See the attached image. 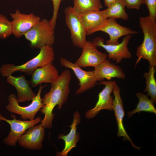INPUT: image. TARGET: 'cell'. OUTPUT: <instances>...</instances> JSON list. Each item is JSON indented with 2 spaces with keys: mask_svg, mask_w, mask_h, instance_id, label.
Segmentation results:
<instances>
[{
  "mask_svg": "<svg viewBox=\"0 0 156 156\" xmlns=\"http://www.w3.org/2000/svg\"><path fill=\"white\" fill-rule=\"evenodd\" d=\"M71 78L69 70H65L51 83L50 91L44 94L42 99L44 106L40 110L44 115L41 124L44 128L51 129L52 127V121L54 117L53 111L55 107L57 105L60 110L67 101L70 92Z\"/></svg>",
  "mask_w": 156,
  "mask_h": 156,
  "instance_id": "6da1fadb",
  "label": "cell"
},
{
  "mask_svg": "<svg viewBox=\"0 0 156 156\" xmlns=\"http://www.w3.org/2000/svg\"><path fill=\"white\" fill-rule=\"evenodd\" d=\"M140 26L144 34L142 44L136 48L138 57L135 66L141 60L148 61L150 65L156 67V21L148 16L140 18Z\"/></svg>",
  "mask_w": 156,
  "mask_h": 156,
  "instance_id": "7a4b0ae2",
  "label": "cell"
},
{
  "mask_svg": "<svg viewBox=\"0 0 156 156\" xmlns=\"http://www.w3.org/2000/svg\"><path fill=\"white\" fill-rule=\"evenodd\" d=\"M40 50L36 56L22 65L16 66L9 64L2 65L0 68L2 76L8 77L17 71L30 75L38 67L52 63L55 59V53L52 46H45Z\"/></svg>",
  "mask_w": 156,
  "mask_h": 156,
  "instance_id": "3957f363",
  "label": "cell"
},
{
  "mask_svg": "<svg viewBox=\"0 0 156 156\" xmlns=\"http://www.w3.org/2000/svg\"><path fill=\"white\" fill-rule=\"evenodd\" d=\"M54 29L45 18L39 21L24 36L30 42L32 48L40 49L43 47L52 46L55 43Z\"/></svg>",
  "mask_w": 156,
  "mask_h": 156,
  "instance_id": "277c9868",
  "label": "cell"
},
{
  "mask_svg": "<svg viewBox=\"0 0 156 156\" xmlns=\"http://www.w3.org/2000/svg\"><path fill=\"white\" fill-rule=\"evenodd\" d=\"M45 86L40 84L36 96L32 99L31 104L26 106H20L16 95L11 94L8 97V103L6 107V109L10 112L20 115L23 120H34L37 113L44 106L41 94L42 89Z\"/></svg>",
  "mask_w": 156,
  "mask_h": 156,
  "instance_id": "5b68a950",
  "label": "cell"
},
{
  "mask_svg": "<svg viewBox=\"0 0 156 156\" xmlns=\"http://www.w3.org/2000/svg\"><path fill=\"white\" fill-rule=\"evenodd\" d=\"M13 119H9L3 117L0 114V120L8 123L10 126V131L8 135L5 138L3 142L7 145L15 147L21 136L29 129L41 122V118L37 117L33 120H17L15 115H11Z\"/></svg>",
  "mask_w": 156,
  "mask_h": 156,
  "instance_id": "8992f818",
  "label": "cell"
},
{
  "mask_svg": "<svg viewBox=\"0 0 156 156\" xmlns=\"http://www.w3.org/2000/svg\"><path fill=\"white\" fill-rule=\"evenodd\" d=\"M65 22L69 28L74 46L82 49L87 42V32L81 23L78 14L71 6L64 10Z\"/></svg>",
  "mask_w": 156,
  "mask_h": 156,
  "instance_id": "52a82bcc",
  "label": "cell"
},
{
  "mask_svg": "<svg viewBox=\"0 0 156 156\" xmlns=\"http://www.w3.org/2000/svg\"><path fill=\"white\" fill-rule=\"evenodd\" d=\"M131 37V35L125 36L122 42L116 45L105 44L104 39L99 37L95 38L93 42L97 47H101L106 51L109 59L115 61L118 63L123 59L132 57V54L128 47Z\"/></svg>",
  "mask_w": 156,
  "mask_h": 156,
  "instance_id": "ba28073f",
  "label": "cell"
},
{
  "mask_svg": "<svg viewBox=\"0 0 156 156\" xmlns=\"http://www.w3.org/2000/svg\"><path fill=\"white\" fill-rule=\"evenodd\" d=\"M116 83L115 80L107 81L103 80L97 84L104 85L105 87L99 93L98 100L94 107L86 113L85 116L87 118H94L103 109L113 110V99L112 93Z\"/></svg>",
  "mask_w": 156,
  "mask_h": 156,
  "instance_id": "9c48e42d",
  "label": "cell"
},
{
  "mask_svg": "<svg viewBox=\"0 0 156 156\" xmlns=\"http://www.w3.org/2000/svg\"><path fill=\"white\" fill-rule=\"evenodd\" d=\"M61 65L66 68L71 69L79 82V88L77 90L76 94H81L94 87L97 83L93 71H86L74 63L64 57L60 60Z\"/></svg>",
  "mask_w": 156,
  "mask_h": 156,
  "instance_id": "30bf717a",
  "label": "cell"
},
{
  "mask_svg": "<svg viewBox=\"0 0 156 156\" xmlns=\"http://www.w3.org/2000/svg\"><path fill=\"white\" fill-rule=\"evenodd\" d=\"M116 19L112 18H107L101 25L92 31L90 34L96 32L101 31L108 34L109 39L106 44L116 45L120 43L118 40L121 37L128 35L137 34V31L132 30L129 27L122 26L118 24Z\"/></svg>",
  "mask_w": 156,
  "mask_h": 156,
  "instance_id": "8fae6325",
  "label": "cell"
},
{
  "mask_svg": "<svg viewBox=\"0 0 156 156\" xmlns=\"http://www.w3.org/2000/svg\"><path fill=\"white\" fill-rule=\"evenodd\" d=\"M82 53L74 63L81 68H94L107 59V54L99 51L93 41H87Z\"/></svg>",
  "mask_w": 156,
  "mask_h": 156,
  "instance_id": "7c38bea8",
  "label": "cell"
},
{
  "mask_svg": "<svg viewBox=\"0 0 156 156\" xmlns=\"http://www.w3.org/2000/svg\"><path fill=\"white\" fill-rule=\"evenodd\" d=\"M10 15L12 19L11 21L12 34L19 38L29 30L40 20V18L32 13L26 14L21 13L18 10Z\"/></svg>",
  "mask_w": 156,
  "mask_h": 156,
  "instance_id": "4fadbf2b",
  "label": "cell"
},
{
  "mask_svg": "<svg viewBox=\"0 0 156 156\" xmlns=\"http://www.w3.org/2000/svg\"><path fill=\"white\" fill-rule=\"evenodd\" d=\"M44 129L40 124L28 129L18 140V144L27 149L36 150L41 149L45 134Z\"/></svg>",
  "mask_w": 156,
  "mask_h": 156,
  "instance_id": "5bb4252c",
  "label": "cell"
},
{
  "mask_svg": "<svg viewBox=\"0 0 156 156\" xmlns=\"http://www.w3.org/2000/svg\"><path fill=\"white\" fill-rule=\"evenodd\" d=\"M120 91L119 87L116 83L112 92L114 96L113 103V110L114 112L118 125L117 135L120 137H123L124 140L129 141L134 148L139 150L140 147L137 146L133 144L124 126L123 120L125 116V111L123 101L120 95Z\"/></svg>",
  "mask_w": 156,
  "mask_h": 156,
  "instance_id": "9a60e30c",
  "label": "cell"
},
{
  "mask_svg": "<svg viewBox=\"0 0 156 156\" xmlns=\"http://www.w3.org/2000/svg\"><path fill=\"white\" fill-rule=\"evenodd\" d=\"M93 71L97 81L100 82L105 79L110 81L114 78L122 79L126 78L122 68L107 59L94 67Z\"/></svg>",
  "mask_w": 156,
  "mask_h": 156,
  "instance_id": "2e32d148",
  "label": "cell"
},
{
  "mask_svg": "<svg viewBox=\"0 0 156 156\" xmlns=\"http://www.w3.org/2000/svg\"><path fill=\"white\" fill-rule=\"evenodd\" d=\"M81 121L79 113L78 111L73 114V118L71 125L69 133L66 135L60 134L58 136L59 139H62L64 142L65 146L61 152H57L56 154L57 156H67L68 153L74 147H76L77 142L80 139V135L77 132V126Z\"/></svg>",
  "mask_w": 156,
  "mask_h": 156,
  "instance_id": "e0dca14e",
  "label": "cell"
},
{
  "mask_svg": "<svg viewBox=\"0 0 156 156\" xmlns=\"http://www.w3.org/2000/svg\"><path fill=\"white\" fill-rule=\"evenodd\" d=\"M7 77V82L14 86L16 89L17 100L18 103L32 100L36 96L25 75H21L19 77H16L11 75Z\"/></svg>",
  "mask_w": 156,
  "mask_h": 156,
  "instance_id": "ac0fdd59",
  "label": "cell"
},
{
  "mask_svg": "<svg viewBox=\"0 0 156 156\" xmlns=\"http://www.w3.org/2000/svg\"><path fill=\"white\" fill-rule=\"evenodd\" d=\"M31 75L29 82L33 88L42 83H51L59 76L58 70L52 63L38 67Z\"/></svg>",
  "mask_w": 156,
  "mask_h": 156,
  "instance_id": "d6986e66",
  "label": "cell"
},
{
  "mask_svg": "<svg viewBox=\"0 0 156 156\" xmlns=\"http://www.w3.org/2000/svg\"><path fill=\"white\" fill-rule=\"evenodd\" d=\"M79 15L87 35H90L92 31L102 25L107 19L103 10L89 11Z\"/></svg>",
  "mask_w": 156,
  "mask_h": 156,
  "instance_id": "ffe728a7",
  "label": "cell"
},
{
  "mask_svg": "<svg viewBox=\"0 0 156 156\" xmlns=\"http://www.w3.org/2000/svg\"><path fill=\"white\" fill-rule=\"evenodd\" d=\"M126 7L123 0H117L107 7L103 10L106 18H112L115 19L120 18L127 20L128 16L125 11Z\"/></svg>",
  "mask_w": 156,
  "mask_h": 156,
  "instance_id": "44dd1931",
  "label": "cell"
},
{
  "mask_svg": "<svg viewBox=\"0 0 156 156\" xmlns=\"http://www.w3.org/2000/svg\"><path fill=\"white\" fill-rule=\"evenodd\" d=\"M136 96L138 100V103L136 108L134 110L129 111L127 113L128 116L130 118L133 114L141 112H145L156 114V109L154 103L150 99L147 95L140 92L136 93Z\"/></svg>",
  "mask_w": 156,
  "mask_h": 156,
  "instance_id": "7402d4cb",
  "label": "cell"
},
{
  "mask_svg": "<svg viewBox=\"0 0 156 156\" xmlns=\"http://www.w3.org/2000/svg\"><path fill=\"white\" fill-rule=\"evenodd\" d=\"M73 8L77 14L92 11L100 10L102 8L100 0H73Z\"/></svg>",
  "mask_w": 156,
  "mask_h": 156,
  "instance_id": "603a6c76",
  "label": "cell"
},
{
  "mask_svg": "<svg viewBox=\"0 0 156 156\" xmlns=\"http://www.w3.org/2000/svg\"><path fill=\"white\" fill-rule=\"evenodd\" d=\"M155 67L149 65L148 72H145L143 76L146 79V87L145 92L147 93V95L151 97V99L154 103H156V81L155 75Z\"/></svg>",
  "mask_w": 156,
  "mask_h": 156,
  "instance_id": "cb8c5ba5",
  "label": "cell"
},
{
  "mask_svg": "<svg viewBox=\"0 0 156 156\" xmlns=\"http://www.w3.org/2000/svg\"><path fill=\"white\" fill-rule=\"evenodd\" d=\"M11 22L4 15L0 14V38L5 39L12 34Z\"/></svg>",
  "mask_w": 156,
  "mask_h": 156,
  "instance_id": "d4e9b609",
  "label": "cell"
},
{
  "mask_svg": "<svg viewBox=\"0 0 156 156\" xmlns=\"http://www.w3.org/2000/svg\"><path fill=\"white\" fill-rule=\"evenodd\" d=\"M62 0H52L53 6V12L52 17L49 21L50 26L53 28H55L58 13L61 2Z\"/></svg>",
  "mask_w": 156,
  "mask_h": 156,
  "instance_id": "484cf974",
  "label": "cell"
},
{
  "mask_svg": "<svg viewBox=\"0 0 156 156\" xmlns=\"http://www.w3.org/2000/svg\"><path fill=\"white\" fill-rule=\"evenodd\" d=\"M144 4L148 8L149 17L154 20L156 19V0H144Z\"/></svg>",
  "mask_w": 156,
  "mask_h": 156,
  "instance_id": "4316f807",
  "label": "cell"
},
{
  "mask_svg": "<svg viewBox=\"0 0 156 156\" xmlns=\"http://www.w3.org/2000/svg\"><path fill=\"white\" fill-rule=\"evenodd\" d=\"M126 7L130 9H139L144 4V0H123Z\"/></svg>",
  "mask_w": 156,
  "mask_h": 156,
  "instance_id": "83f0119b",
  "label": "cell"
},
{
  "mask_svg": "<svg viewBox=\"0 0 156 156\" xmlns=\"http://www.w3.org/2000/svg\"><path fill=\"white\" fill-rule=\"evenodd\" d=\"M116 0H104L105 5L108 7Z\"/></svg>",
  "mask_w": 156,
  "mask_h": 156,
  "instance_id": "f1b7e54d",
  "label": "cell"
},
{
  "mask_svg": "<svg viewBox=\"0 0 156 156\" xmlns=\"http://www.w3.org/2000/svg\"></svg>",
  "mask_w": 156,
  "mask_h": 156,
  "instance_id": "f546056e",
  "label": "cell"
}]
</instances>
